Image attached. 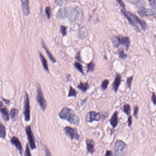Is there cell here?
Masks as SVG:
<instances>
[{"label":"cell","mask_w":156,"mask_h":156,"mask_svg":"<svg viewBox=\"0 0 156 156\" xmlns=\"http://www.w3.org/2000/svg\"><path fill=\"white\" fill-rule=\"evenodd\" d=\"M121 13L126 17L128 21L134 29L137 32H140L139 26L141 27L142 30H145L147 28V23L143 20L141 19L140 18L131 12L123 9L121 10Z\"/></svg>","instance_id":"cell-1"},{"label":"cell","mask_w":156,"mask_h":156,"mask_svg":"<svg viewBox=\"0 0 156 156\" xmlns=\"http://www.w3.org/2000/svg\"><path fill=\"white\" fill-rule=\"evenodd\" d=\"M60 118L67 121L71 124L78 125L80 123L79 117L75 114L73 110L67 108H63L59 115Z\"/></svg>","instance_id":"cell-2"},{"label":"cell","mask_w":156,"mask_h":156,"mask_svg":"<svg viewBox=\"0 0 156 156\" xmlns=\"http://www.w3.org/2000/svg\"><path fill=\"white\" fill-rule=\"evenodd\" d=\"M78 13L75 8L72 7H64L61 8L56 13V17L58 19L67 17L71 22L76 21Z\"/></svg>","instance_id":"cell-3"},{"label":"cell","mask_w":156,"mask_h":156,"mask_svg":"<svg viewBox=\"0 0 156 156\" xmlns=\"http://www.w3.org/2000/svg\"><path fill=\"white\" fill-rule=\"evenodd\" d=\"M108 115L109 113L107 112L96 113L95 111H90L87 114L86 119L88 122L91 123L93 121H99L101 119H105L107 118Z\"/></svg>","instance_id":"cell-4"},{"label":"cell","mask_w":156,"mask_h":156,"mask_svg":"<svg viewBox=\"0 0 156 156\" xmlns=\"http://www.w3.org/2000/svg\"><path fill=\"white\" fill-rule=\"evenodd\" d=\"M114 150L115 156H125L127 151V147L124 141L118 140L115 143Z\"/></svg>","instance_id":"cell-5"},{"label":"cell","mask_w":156,"mask_h":156,"mask_svg":"<svg viewBox=\"0 0 156 156\" xmlns=\"http://www.w3.org/2000/svg\"><path fill=\"white\" fill-rule=\"evenodd\" d=\"M37 94H36V100L40 108L43 111H45L47 108V102L44 98L41 88L39 83L37 84Z\"/></svg>","instance_id":"cell-6"},{"label":"cell","mask_w":156,"mask_h":156,"mask_svg":"<svg viewBox=\"0 0 156 156\" xmlns=\"http://www.w3.org/2000/svg\"><path fill=\"white\" fill-rule=\"evenodd\" d=\"M112 42L115 47L117 48L121 45H124L126 50H127L130 45V39L128 37L115 36L113 39Z\"/></svg>","instance_id":"cell-7"},{"label":"cell","mask_w":156,"mask_h":156,"mask_svg":"<svg viewBox=\"0 0 156 156\" xmlns=\"http://www.w3.org/2000/svg\"><path fill=\"white\" fill-rule=\"evenodd\" d=\"M23 108H24L23 114H24V119L26 121H29L30 119V101L29 99V95L26 92L25 93V95H24Z\"/></svg>","instance_id":"cell-8"},{"label":"cell","mask_w":156,"mask_h":156,"mask_svg":"<svg viewBox=\"0 0 156 156\" xmlns=\"http://www.w3.org/2000/svg\"><path fill=\"white\" fill-rule=\"evenodd\" d=\"M64 131L67 137L70 138L71 140H76L77 141L79 140L80 135L78 134L77 131L75 128L66 126L65 127Z\"/></svg>","instance_id":"cell-9"},{"label":"cell","mask_w":156,"mask_h":156,"mask_svg":"<svg viewBox=\"0 0 156 156\" xmlns=\"http://www.w3.org/2000/svg\"><path fill=\"white\" fill-rule=\"evenodd\" d=\"M25 131L26 133L27 136L28 137V140L29 141V144L30 146V148L32 150H35L36 149L37 147L36 145L35 141V137L33 136V133L31 130V125H28L25 128Z\"/></svg>","instance_id":"cell-10"},{"label":"cell","mask_w":156,"mask_h":156,"mask_svg":"<svg viewBox=\"0 0 156 156\" xmlns=\"http://www.w3.org/2000/svg\"><path fill=\"white\" fill-rule=\"evenodd\" d=\"M141 4L137 5L138 8L137 10L138 13L142 17L154 16V14L153 10L147 9L145 7H144Z\"/></svg>","instance_id":"cell-11"},{"label":"cell","mask_w":156,"mask_h":156,"mask_svg":"<svg viewBox=\"0 0 156 156\" xmlns=\"http://www.w3.org/2000/svg\"><path fill=\"white\" fill-rule=\"evenodd\" d=\"M11 143L16 147V148L19 152L20 154L22 155L23 149L21 142L20 141L19 138L16 137H13L12 139H11Z\"/></svg>","instance_id":"cell-12"},{"label":"cell","mask_w":156,"mask_h":156,"mask_svg":"<svg viewBox=\"0 0 156 156\" xmlns=\"http://www.w3.org/2000/svg\"><path fill=\"white\" fill-rule=\"evenodd\" d=\"M22 8L23 14L28 16L30 14V8L29 6V0H21Z\"/></svg>","instance_id":"cell-13"},{"label":"cell","mask_w":156,"mask_h":156,"mask_svg":"<svg viewBox=\"0 0 156 156\" xmlns=\"http://www.w3.org/2000/svg\"><path fill=\"white\" fill-rule=\"evenodd\" d=\"M86 142L87 153L93 154L95 151V142L92 139H87Z\"/></svg>","instance_id":"cell-14"},{"label":"cell","mask_w":156,"mask_h":156,"mask_svg":"<svg viewBox=\"0 0 156 156\" xmlns=\"http://www.w3.org/2000/svg\"><path fill=\"white\" fill-rule=\"evenodd\" d=\"M121 75L119 74L116 73V77L112 86V89L114 90L115 92H117L118 89L119 85L121 84Z\"/></svg>","instance_id":"cell-15"},{"label":"cell","mask_w":156,"mask_h":156,"mask_svg":"<svg viewBox=\"0 0 156 156\" xmlns=\"http://www.w3.org/2000/svg\"><path fill=\"white\" fill-rule=\"evenodd\" d=\"M87 31L86 28L84 27H81L78 31L77 36L80 39H84L87 35Z\"/></svg>","instance_id":"cell-16"},{"label":"cell","mask_w":156,"mask_h":156,"mask_svg":"<svg viewBox=\"0 0 156 156\" xmlns=\"http://www.w3.org/2000/svg\"><path fill=\"white\" fill-rule=\"evenodd\" d=\"M118 113L115 112L110 119V124L113 127L115 128L118 123Z\"/></svg>","instance_id":"cell-17"},{"label":"cell","mask_w":156,"mask_h":156,"mask_svg":"<svg viewBox=\"0 0 156 156\" xmlns=\"http://www.w3.org/2000/svg\"><path fill=\"white\" fill-rule=\"evenodd\" d=\"M1 112L2 117L4 121H7L9 120V115L8 113V109L6 107L1 108Z\"/></svg>","instance_id":"cell-18"},{"label":"cell","mask_w":156,"mask_h":156,"mask_svg":"<svg viewBox=\"0 0 156 156\" xmlns=\"http://www.w3.org/2000/svg\"><path fill=\"white\" fill-rule=\"evenodd\" d=\"M39 58H40V61L41 62L42 64L43 67H44V69L47 72H49V70L48 65V63H47V61L46 59L44 57V56L43 55L41 52H39Z\"/></svg>","instance_id":"cell-19"},{"label":"cell","mask_w":156,"mask_h":156,"mask_svg":"<svg viewBox=\"0 0 156 156\" xmlns=\"http://www.w3.org/2000/svg\"><path fill=\"white\" fill-rule=\"evenodd\" d=\"M42 44L43 47V48L44 49L45 51L46 52V54H47V55L48 56L49 58V60H51V61H52L53 63H55L56 61L54 57V56L52 55L51 53L50 52L48 49L47 48L46 45H45L44 42H42Z\"/></svg>","instance_id":"cell-20"},{"label":"cell","mask_w":156,"mask_h":156,"mask_svg":"<svg viewBox=\"0 0 156 156\" xmlns=\"http://www.w3.org/2000/svg\"><path fill=\"white\" fill-rule=\"evenodd\" d=\"M89 85L88 83H83L82 82H81L79 84H78V86H77V87L79 89L84 93L87 91L89 89Z\"/></svg>","instance_id":"cell-21"},{"label":"cell","mask_w":156,"mask_h":156,"mask_svg":"<svg viewBox=\"0 0 156 156\" xmlns=\"http://www.w3.org/2000/svg\"><path fill=\"white\" fill-rule=\"evenodd\" d=\"M6 136V128L2 123H1L0 124V137L2 139H5Z\"/></svg>","instance_id":"cell-22"},{"label":"cell","mask_w":156,"mask_h":156,"mask_svg":"<svg viewBox=\"0 0 156 156\" xmlns=\"http://www.w3.org/2000/svg\"><path fill=\"white\" fill-rule=\"evenodd\" d=\"M116 53V54H117L118 55L119 58L122 59V60L125 59L127 57V55L125 53L124 50L122 49H119Z\"/></svg>","instance_id":"cell-23"},{"label":"cell","mask_w":156,"mask_h":156,"mask_svg":"<svg viewBox=\"0 0 156 156\" xmlns=\"http://www.w3.org/2000/svg\"><path fill=\"white\" fill-rule=\"evenodd\" d=\"M148 1L154 14V16L156 18V0H148Z\"/></svg>","instance_id":"cell-24"},{"label":"cell","mask_w":156,"mask_h":156,"mask_svg":"<svg viewBox=\"0 0 156 156\" xmlns=\"http://www.w3.org/2000/svg\"><path fill=\"white\" fill-rule=\"evenodd\" d=\"M19 109L16 108H13L10 111V116L12 119H14L19 113Z\"/></svg>","instance_id":"cell-25"},{"label":"cell","mask_w":156,"mask_h":156,"mask_svg":"<svg viewBox=\"0 0 156 156\" xmlns=\"http://www.w3.org/2000/svg\"><path fill=\"white\" fill-rule=\"evenodd\" d=\"M74 67L75 68L78 70V71L81 73L82 74H84V72L83 71V66H82V65L80 63L76 61V62H75Z\"/></svg>","instance_id":"cell-26"},{"label":"cell","mask_w":156,"mask_h":156,"mask_svg":"<svg viewBox=\"0 0 156 156\" xmlns=\"http://www.w3.org/2000/svg\"><path fill=\"white\" fill-rule=\"evenodd\" d=\"M77 93L74 89H73L72 87L70 86V89H69V93H68V97H76L77 96Z\"/></svg>","instance_id":"cell-27"},{"label":"cell","mask_w":156,"mask_h":156,"mask_svg":"<svg viewBox=\"0 0 156 156\" xmlns=\"http://www.w3.org/2000/svg\"><path fill=\"white\" fill-rule=\"evenodd\" d=\"M95 68V64L93 62H91L87 65V72L89 73L90 71H93Z\"/></svg>","instance_id":"cell-28"},{"label":"cell","mask_w":156,"mask_h":156,"mask_svg":"<svg viewBox=\"0 0 156 156\" xmlns=\"http://www.w3.org/2000/svg\"><path fill=\"white\" fill-rule=\"evenodd\" d=\"M109 84V81L106 79L103 81L101 85V88L103 90H105L108 88V86Z\"/></svg>","instance_id":"cell-29"},{"label":"cell","mask_w":156,"mask_h":156,"mask_svg":"<svg viewBox=\"0 0 156 156\" xmlns=\"http://www.w3.org/2000/svg\"><path fill=\"white\" fill-rule=\"evenodd\" d=\"M123 111L127 115H130L131 113V107L130 105L128 104H126L124 106Z\"/></svg>","instance_id":"cell-30"},{"label":"cell","mask_w":156,"mask_h":156,"mask_svg":"<svg viewBox=\"0 0 156 156\" xmlns=\"http://www.w3.org/2000/svg\"><path fill=\"white\" fill-rule=\"evenodd\" d=\"M67 0H55V3L56 5L62 6L67 3Z\"/></svg>","instance_id":"cell-31"},{"label":"cell","mask_w":156,"mask_h":156,"mask_svg":"<svg viewBox=\"0 0 156 156\" xmlns=\"http://www.w3.org/2000/svg\"><path fill=\"white\" fill-rule=\"evenodd\" d=\"M51 10L49 7H46L45 9V13L48 19H50L51 17Z\"/></svg>","instance_id":"cell-32"},{"label":"cell","mask_w":156,"mask_h":156,"mask_svg":"<svg viewBox=\"0 0 156 156\" xmlns=\"http://www.w3.org/2000/svg\"><path fill=\"white\" fill-rule=\"evenodd\" d=\"M60 31L62 33V35L64 36L67 34V27L64 26H61L60 29Z\"/></svg>","instance_id":"cell-33"},{"label":"cell","mask_w":156,"mask_h":156,"mask_svg":"<svg viewBox=\"0 0 156 156\" xmlns=\"http://www.w3.org/2000/svg\"><path fill=\"white\" fill-rule=\"evenodd\" d=\"M133 76H131L127 78L126 82H127V85L128 88H130L131 86V84L132 83V80H133Z\"/></svg>","instance_id":"cell-34"},{"label":"cell","mask_w":156,"mask_h":156,"mask_svg":"<svg viewBox=\"0 0 156 156\" xmlns=\"http://www.w3.org/2000/svg\"><path fill=\"white\" fill-rule=\"evenodd\" d=\"M24 155L25 156H31V154L30 153V150H29V147L28 143L27 144L26 147L25 152Z\"/></svg>","instance_id":"cell-35"},{"label":"cell","mask_w":156,"mask_h":156,"mask_svg":"<svg viewBox=\"0 0 156 156\" xmlns=\"http://www.w3.org/2000/svg\"><path fill=\"white\" fill-rule=\"evenodd\" d=\"M138 110H139V108L138 107V106H135L134 108V115L135 117L136 118H137L138 113Z\"/></svg>","instance_id":"cell-36"},{"label":"cell","mask_w":156,"mask_h":156,"mask_svg":"<svg viewBox=\"0 0 156 156\" xmlns=\"http://www.w3.org/2000/svg\"><path fill=\"white\" fill-rule=\"evenodd\" d=\"M151 101L154 105H156V95L154 93H153L151 96Z\"/></svg>","instance_id":"cell-37"},{"label":"cell","mask_w":156,"mask_h":156,"mask_svg":"<svg viewBox=\"0 0 156 156\" xmlns=\"http://www.w3.org/2000/svg\"><path fill=\"white\" fill-rule=\"evenodd\" d=\"M117 1V3H118L120 5L121 7H122L123 9H125V3H123V1H122V0H116Z\"/></svg>","instance_id":"cell-38"},{"label":"cell","mask_w":156,"mask_h":156,"mask_svg":"<svg viewBox=\"0 0 156 156\" xmlns=\"http://www.w3.org/2000/svg\"><path fill=\"white\" fill-rule=\"evenodd\" d=\"M44 149H45V155H46V156H51V154L49 153L48 148L46 146H45Z\"/></svg>","instance_id":"cell-39"},{"label":"cell","mask_w":156,"mask_h":156,"mask_svg":"<svg viewBox=\"0 0 156 156\" xmlns=\"http://www.w3.org/2000/svg\"><path fill=\"white\" fill-rule=\"evenodd\" d=\"M128 125L129 126H131V123H132V116H129L128 118Z\"/></svg>","instance_id":"cell-40"},{"label":"cell","mask_w":156,"mask_h":156,"mask_svg":"<svg viewBox=\"0 0 156 156\" xmlns=\"http://www.w3.org/2000/svg\"><path fill=\"white\" fill-rule=\"evenodd\" d=\"M113 155L112 151H107L106 153L105 156H112Z\"/></svg>","instance_id":"cell-41"},{"label":"cell","mask_w":156,"mask_h":156,"mask_svg":"<svg viewBox=\"0 0 156 156\" xmlns=\"http://www.w3.org/2000/svg\"><path fill=\"white\" fill-rule=\"evenodd\" d=\"M2 99H3V100L5 102V103H6L7 105H9L10 103L9 100H7V99H4L3 98H2Z\"/></svg>","instance_id":"cell-42"},{"label":"cell","mask_w":156,"mask_h":156,"mask_svg":"<svg viewBox=\"0 0 156 156\" xmlns=\"http://www.w3.org/2000/svg\"><path fill=\"white\" fill-rule=\"evenodd\" d=\"M155 39H156V36H155Z\"/></svg>","instance_id":"cell-43"}]
</instances>
